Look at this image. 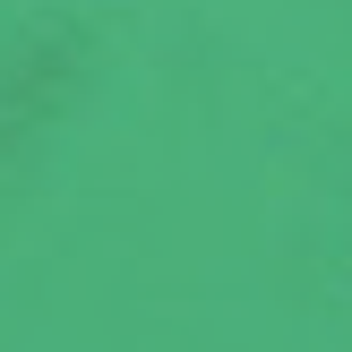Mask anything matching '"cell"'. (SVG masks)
<instances>
[{
	"label": "cell",
	"instance_id": "6da1fadb",
	"mask_svg": "<svg viewBox=\"0 0 352 352\" xmlns=\"http://www.w3.org/2000/svg\"><path fill=\"white\" fill-rule=\"evenodd\" d=\"M69 60H78V52H69V34H60L52 52H34V78H0V146H9L17 129H34V120H43L52 103H60Z\"/></svg>",
	"mask_w": 352,
	"mask_h": 352
}]
</instances>
